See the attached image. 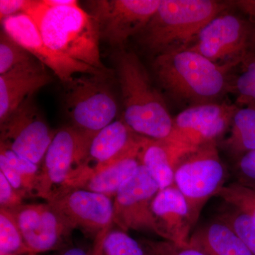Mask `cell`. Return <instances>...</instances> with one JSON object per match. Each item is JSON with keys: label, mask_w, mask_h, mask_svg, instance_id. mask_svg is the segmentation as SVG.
<instances>
[{"label": "cell", "mask_w": 255, "mask_h": 255, "mask_svg": "<svg viewBox=\"0 0 255 255\" xmlns=\"http://www.w3.org/2000/svg\"><path fill=\"white\" fill-rule=\"evenodd\" d=\"M145 139L132 132L123 119L102 129L92 138L85 163L74 179L70 190L81 189L93 174L140 150Z\"/></svg>", "instance_id": "obj_14"}, {"label": "cell", "mask_w": 255, "mask_h": 255, "mask_svg": "<svg viewBox=\"0 0 255 255\" xmlns=\"http://www.w3.org/2000/svg\"><path fill=\"white\" fill-rule=\"evenodd\" d=\"M0 172L4 174L8 182L15 189L21 192L26 197L28 196L21 176L1 157H0Z\"/></svg>", "instance_id": "obj_34"}, {"label": "cell", "mask_w": 255, "mask_h": 255, "mask_svg": "<svg viewBox=\"0 0 255 255\" xmlns=\"http://www.w3.org/2000/svg\"><path fill=\"white\" fill-rule=\"evenodd\" d=\"M226 175L216 142L200 146L178 164L174 184L187 201L194 226L207 201L224 187Z\"/></svg>", "instance_id": "obj_6"}, {"label": "cell", "mask_w": 255, "mask_h": 255, "mask_svg": "<svg viewBox=\"0 0 255 255\" xmlns=\"http://www.w3.org/2000/svg\"><path fill=\"white\" fill-rule=\"evenodd\" d=\"M231 128V134L223 145L233 158L238 160L255 150V106L238 107Z\"/></svg>", "instance_id": "obj_22"}, {"label": "cell", "mask_w": 255, "mask_h": 255, "mask_svg": "<svg viewBox=\"0 0 255 255\" xmlns=\"http://www.w3.org/2000/svg\"><path fill=\"white\" fill-rule=\"evenodd\" d=\"M142 244L149 255H207L194 247L167 241L144 240Z\"/></svg>", "instance_id": "obj_30"}, {"label": "cell", "mask_w": 255, "mask_h": 255, "mask_svg": "<svg viewBox=\"0 0 255 255\" xmlns=\"http://www.w3.org/2000/svg\"><path fill=\"white\" fill-rule=\"evenodd\" d=\"M142 148L93 174L87 179L81 189L104 194L110 198L115 196L119 189L135 175L142 164Z\"/></svg>", "instance_id": "obj_21"}, {"label": "cell", "mask_w": 255, "mask_h": 255, "mask_svg": "<svg viewBox=\"0 0 255 255\" xmlns=\"http://www.w3.org/2000/svg\"><path fill=\"white\" fill-rule=\"evenodd\" d=\"M234 172L236 182L255 190V150L236 160Z\"/></svg>", "instance_id": "obj_31"}, {"label": "cell", "mask_w": 255, "mask_h": 255, "mask_svg": "<svg viewBox=\"0 0 255 255\" xmlns=\"http://www.w3.org/2000/svg\"><path fill=\"white\" fill-rule=\"evenodd\" d=\"M238 109V106L217 102L191 106L174 119L165 140L190 151L216 142L231 127Z\"/></svg>", "instance_id": "obj_9"}, {"label": "cell", "mask_w": 255, "mask_h": 255, "mask_svg": "<svg viewBox=\"0 0 255 255\" xmlns=\"http://www.w3.org/2000/svg\"><path fill=\"white\" fill-rule=\"evenodd\" d=\"M43 1L47 4L54 6H70L78 4L75 0H43Z\"/></svg>", "instance_id": "obj_37"}, {"label": "cell", "mask_w": 255, "mask_h": 255, "mask_svg": "<svg viewBox=\"0 0 255 255\" xmlns=\"http://www.w3.org/2000/svg\"><path fill=\"white\" fill-rule=\"evenodd\" d=\"M160 0H100L92 1L91 16L100 38L112 46H122L129 37L145 28Z\"/></svg>", "instance_id": "obj_10"}, {"label": "cell", "mask_w": 255, "mask_h": 255, "mask_svg": "<svg viewBox=\"0 0 255 255\" xmlns=\"http://www.w3.org/2000/svg\"><path fill=\"white\" fill-rule=\"evenodd\" d=\"M73 229L97 231L111 227L114 202L109 196L86 189H74L48 201Z\"/></svg>", "instance_id": "obj_16"}, {"label": "cell", "mask_w": 255, "mask_h": 255, "mask_svg": "<svg viewBox=\"0 0 255 255\" xmlns=\"http://www.w3.org/2000/svg\"><path fill=\"white\" fill-rule=\"evenodd\" d=\"M227 7L212 0H160L138 33L140 43L157 55L188 49L203 28Z\"/></svg>", "instance_id": "obj_3"}, {"label": "cell", "mask_w": 255, "mask_h": 255, "mask_svg": "<svg viewBox=\"0 0 255 255\" xmlns=\"http://www.w3.org/2000/svg\"><path fill=\"white\" fill-rule=\"evenodd\" d=\"M36 3L33 0H1L0 1V16L4 18L14 15L26 13Z\"/></svg>", "instance_id": "obj_33"}, {"label": "cell", "mask_w": 255, "mask_h": 255, "mask_svg": "<svg viewBox=\"0 0 255 255\" xmlns=\"http://www.w3.org/2000/svg\"><path fill=\"white\" fill-rule=\"evenodd\" d=\"M29 254L14 216L9 210L0 209V255Z\"/></svg>", "instance_id": "obj_25"}, {"label": "cell", "mask_w": 255, "mask_h": 255, "mask_svg": "<svg viewBox=\"0 0 255 255\" xmlns=\"http://www.w3.org/2000/svg\"><path fill=\"white\" fill-rule=\"evenodd\" d=\"M52 81L43 66L13 70L0 75V124L31 99L35 92Z\"/></svg>", "instance_id": "obj_18"}, {"label": "cell", "mask_w": 255, "mask_h": 255, "mask_svg": "<svg viewBox=\"0 0 255 255\" xmlns=\"http://www.w3.org/2000/svg\"><path fill=\"white\" fill-rule=\"evenodd\" d=\"M254 43L255 30L251 23L223 11L203 28L188 49L229 70L252 59L250 53Z\"/></svg>", "instance_id": "obj_7"}, {"label": "cell", "mask_w": 255, "mask_h": 255, "mask_svg": "<svg viewBox=\"0 0 255 255\" xmlns=\"http://www.w3.org/2000/svg\"><path fill=\"white\" fill-rule=\"evenodd\" d=\"M216 196L255 219V190L235 182L225 185Z\"/></svg>", "instance_id": "obj_28"}, {"label": "cell", "mask_w": 255, "mask_h": 255, "mask_svg": "<svg viewBox=\"0 0 255 255\" xmlns=\"http://www.w3.org/2000/svg\"><path fill=\"white\" fill-rule=\"evenodd\" d=\"M235 90L242 106H255V57L246 63L244 70L236 80Z\"/></svg>", "instance_id": "obj_29"}, {"label": "cell", "mask_w": 255, "mask_h": 255, "mask_svg": "<svg viewBox=\"0 0 255 255\" xmlns=\"http://www.w3.org/2000/svg\"><path fill=\"white\" fill-rule=\"evenodd\" d=\"M110 228H106L99 232L96 236L95 245L92 248L90 255H104L103 254V243L107 233L110 231Z\"/></svg>", "instance_id": "obj_35"}, {"label": "cell", "mask_w": 255, "mask_h": 255, "mask_svg": "<svg viewBox=\"0 0 255 255\" xmlns=\"http://www.w3.org/2000/svg\"><path fill=\"white\" fill-rule=\"evenodd\" d=\"M36 58L4 31L0 35V75L13 70L41 68Z\"/></svg>", "instance_id": "obj_23"}, {"label": "cell", "mask_w": 255, "mask_h": 255, "mask_svg": "<svg viewBox=\"0 0 255 255\" xmlns=\"http://www.w3.org/2000/svg\"><path fill=\"white\" fill-rule=\"evenodd\" d=\"M1 25L2 31L28 50L38 62L48 67L65 85L73 81L78 75L108 76L112 73L77 61L51 49L43 41L32 18L25 13L4 18Z\"/></svg>", "instance_id": "obj_12"}, {"label": "cell", "mask_w": 255, "mask_h": 255, "mask_svg": "<svg viewBox=\"0 0 255 255\" xmlns=\"http://www.w3.org/2000/svg\"><path fill=\"white\" fill-rule=\"evenodd\" d=\"M8 210L17 223L29 253L58 249L73 230L48 202L23 204Z\"/></svg>", "instance_id": "obj_15"}, {"label": "cell", "mask_w": 255, "mask_h": 255, "mask_svg": "<svg viewBox=\"0 0 255 255\" xmlns=\"http://www.w3.org/2000/svg\"><path fill=\"white\" fill-rule=\"evenodd\" d=\"M235 4L255 21V0H239L235 1Z\"/></svg>", "instance_id": "obj_36"}, {"label": "cell", "mask_w": 255, "mask_h": 255, "mask_svg": "<svg viewBox=\"0 0 255 255\" xmlns=\"http://www.w3.org/2000/svg\"><path fill=\"white\" fill-rule=\"evenodd\" d=\"M155 233L164 241L189 244L194 224L187 201L175 184L161 189L152 203Z\"/></svg>", "instance_id": "obj_17"}, {"label": "cell", "mask_w": 255, "mask_h": 255, "mask_svg": "<svg viewBox=\"0 0 255 255\" xmlns=\"http://www.w3.org/2000/svg\"><path fill=\"white\" fill-rule=\"evenodd\" d=\"M0 145L41 167L55 132L43 120L32 98L0 124Z\"/></svg>", "instance_id": "obj_11"}, {"label": "cell", "mask_w": 255, "mask_h": 255, "mask_svg": "<svg viewBox=\"0 0 255 255\" xmlns=\"http://www.w3.org/2000/svg\"><path fill=\"white\" fill-rule=\"evenodd\" d=\"M0 157L4 159L21 176L28 196L38 197L41 167L0 145Z\"/></svg>", "instance_id": "obj_26"}, {"label": "cell", "mask_w": 255, "mask_h": 255, "mask_svg": "<svg viewBox=\"0 0 255 255\" xmlns=\"http://www.w3.org/2000/svg\"><path fill=\"white\" fill-rule=\"evenodd\" d=\"M193 151L167 140L146 138L141 152V163L148 171L159 189L174 184V173L181 159Z\"/></svg>", "instance_id": "obj_19"}, {"label": "cell", "mask_w": 255, "mask_h": 255, "mask_svg": "<svg viewBox=\"0 0 255 255\" xmlns=\"http://www.w3.org/2000/svg\"><path fill=\"white\" fill-rule=\"evenodd\" d=\"M104 255H149L145 248L125 231H110L103 243Z\"/></svg>", "instance_id": "obj_27"}, {"label": "cell", "mask_w": 255, "mask_h": 255, "mask_svg": "<svg viewBox=\"0 0 255 255\" xmlns=\"http://www.w3.org/2000/svg\"><path fill=\"white\" fill-rule=\"evenodd\" d=\"M95 135L73 126L55 131L41 165L38 197L48 202L68 192Z\"/></svg>", "instance_id": "obj_5"}, {"label": "cell", "mask_w": 255, "mask_h": 255, "mask_svg": "<svg viewBox=\"0 0 255 255\" xmlns=\"http://www.w3.org/2000/svg\"><path fill=\"white\" fill-rule=\"evenodd\" d=\"M107 77L81 75L65 85V110L73 127L95 135L114 122L118 105Z\"/></svg>", "instance_id": "obj_8"}, {"label": "cell", "mask_w": 255, "mask_h": 255, "mask_svg": "<svg viewBox=\"0 0 255 255\" xmlns=\"http://www.w3.org/2000/svg\"><path fill=\"white\" fill-rule=\"evenodd\" d=\"M46 44L72 59L112 72L101 60L100 34L95 20L78 4L54 6L36 1L26 12Z\"/></svg>", "instance_id": "obj_1"}, {"label": "cell", "mask_w": 255, "mask_h": 255, "mask_svg": "<svg viewBox=\"0 0 255 255\" xmlns=\"http://www.w3.org/2000/svg\"><path fill=\"white\" fill-rule=\"evenodd\" d=\"M153 69L167 93L191 106L216 102L228 89V70L191 50L157 55Z\"/></svg>", "instance_id": "obj_4"}, {"label": "cell", "mask_w": 255, "mask_h": 255, "mask_svg": "<svg viewBox=\"0 0 255 255\" xmlns=\"http://www.w3.org/2000/svg\"><path fill=\"white\" fill-rule=\"evenodd\" d=\"M117 65L124 122L140 136L155 140L167 139L174 119L141 61L132 52L122 50L117 55Z\"/></svg>", "instance_id": "obj_2"}, {"label": "cell", "mask_w": 255, "mask_h": 255, "mask_svg": "<svg viewBox=\"0 0 255 255\" xmlns=\"http://www.w3.org/2000/svg\"><path fill=\"white\" fill-rule=\"evenodd\" d=\"M217 219L228 225L239 236L252 255H255V219L242 210L225 203Z\"/></svg>", "instance_id": "obj_24"}, {"label": "cell", "mask_w": 255, "mask_h": 255, "mask_svg": "<svg viewBox=\"0 0 255 255\" xmlns=\"http://www.w3.org/2000/svg\"><path fill=\"white\" fill-rule=\"evenodd\" d=\"M26 255H39V254H36V253H29V254Z\"/></svg>", "instance_id": "obj_39"}, {"label": "cell", "mask_w": 255, "mask_h": 255, "mask_svg": "<svg viewBox=\"0 0 255 255\" xmlns=\"http://www.w3.org/2000/svg\"><path fill=\"white\" fill-rule=\"evenodd\" d=\"M25 197L26 196L15 189L4 174L0 172V206L1 209H11L21 205Z\"/></svg>", "instance_id": "obj_32"}, {"label": "cell", "mask_w": 255, "mask_h": 255, "mask_svg": "<svg viewBox=\"0 0 255 255\" xmlns=\"http://www.w3.org/2000/svg\"><path fill=\"white\" fill-rule=\"evenodd\" d=\"M58 255H90L80 248H72L63 251Z\"/></svg>", "instance_id": "obj_38"}, {"label": "cell", "mask_w": 255, "mask_h": 255, "mask_svg": "<svg viewBox=\"0 0 255 255\" xmlns=\"http://www.w3.org/2000/svg\"><path fill=\"white\" fill-rule=\"evenodd\" d=\"M189 244L207 255H253L232 228L219 219L196 230Z\"/></svg>", "instance_id": "obj_20"}, {"label": "cell", "mask_w": 255, "mask_h": 255, "mask_svg": "<svg viewBox=\"0 0 255 255\" xmlns=\"http://www.w3.org/2000/svg\"><path fill=\"white\" fill-rule=\"evenodd\" d=\"M159 187L142 164L114 196L113 222L123 231L155 233L152 203Z\"/></svg>", "instance_id": "obj_13"}]
</instances>
